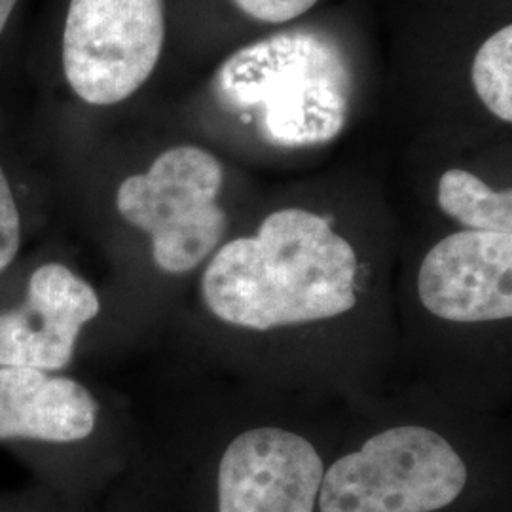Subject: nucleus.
I'll list each match as a JSON object with an SVG mask.
<instances>
[{
  "label": "nucleus",
  "instance_id": "3",
  "mask_svg": "<svg viewBox=\"0 0 512 512\" xmlns=\"http://www.w3.org/2000/svg\"><path fill=\"white\" fill-rule=\"evenodd\" d=\"M220 188L222 165L211 152L173 147L145 173L122 181L116 209L150 238L152 260L162 272L186 274L215 251L226 232V213L217 202Z\"/></svg>",
  "mask_w": 512,
  "mask_h": 512
},
{
  "label": "nucleus",
  "instance_id": "5",
  "mask_svg": "<svg viewBox=\"0 0 512 512\" xmlns=\"http://www.w3.org/2000/svg\"><path fill=\"white\" fill-rule=\"evenodd\" d=\"M101 311L92 285L63 262H44L14 308L0 311V366L61 372L73 363L82 329Z\"/></svg>",
  "mask_w": 512,
  "mask_h": 512
},
{
  "label": "nucleus",
  "instance_id": "9",
  "mask_svg": "<svg viewBox=\"0 0 512 512\" xmlns=\"http://www.w3.org/2000/svg\"><path fill=\"white\" fill-rule=\"evenodd\" d=\"M439 205L469 230L512 234L511 190H492L465 169H450L440 177Z\"/></svg>",
  "mask_w": 512,
  "mask_h": 512
},
{
  "label": "nucleus",
  "instance_id": "13",
  "mask_svg": "<svg viewBox=\"0 0 512 512\" xmlns=\"http://www.w3.org/2000/svg\"><path fill=\"white\" fill-rule=\"evenodd\" d=\"M0 512H71L61 495L38 486L29 492L0 494Z\"/></svg>",
  "mask_w": 512,
  "mask_h": 512
},
{
  "label": "nucleus",
  "instance_id": "12",
  "mask_svg": "<svg viewBox=\"0 0 512 512\" xmlns=\"http://www.w3.org/2000/svg\"><path fill=\"white\" fill-rule=\"evenodd\" d=\"M243 14L262 23H287L310 12L317 0H232Z\"/></svg>",
  "mask_w": 512,
  "mask_h": 512
},
{
  "label": "nucleus",
  "instance_id": "14",
  "mask_svg": "<svg viewBox=\"0 0 512 512\" xmlns=\"http://www.w3.org/2000/svg\"><path fill=\"white\" fill-rule=\"evenodd\" d=\"M18 0H0V35L4 31V27L8 25V21L12 18V12L16 8Z\"/></svg>",
  "mask_w": 512,
  "mask_h": 512
},
{
  "label": "nucleus",
  "instance_id": "1",
  "mask_svg": "<svg viewBox=\"0 0 512 512\" xmlns=\"http://www.w3.org/2000/svg\"><path fill=\"white\" fill-rule=\"evenodd\" d=\"M357 255L306 209L268 215L253 238L222 245L202 277L205 304L228 325L270 330L353 310Z\"/></svg>",
  "mask_w": 512,
  "mask_h": 512
},
{
  "label": "nucleus",
  "instance_id": "7",
  "mask_svg": "<svg viewBox=\"0 0 512 512\" xmlns=\"http://www.w3.org/2000/svg\"><path fill=\"white\" fill-rule=\"evenodd\" d=\"M421 304L444 321L512 317V234L463 230L439 241L418 275Z\"/></svg>",
  "mask_w": 512,
  "mask_h": 512
},
{
  "label": "nucleus",
  "instance_id": "6",
  "mask_svg": "<svg viewBox=\"0 0 512 512\" xmlns=\"http://www.w3.org/2000/svg\"><path fill=\"white\" fill-rule=\"evenodd\" d=\"M323 475L310 440L256 427L232 440L220 459L219 512H313Z\"/></svg>",
  "mask_w": 512,
  "mask_h": 512
},
{
  "label": "nucleus",
  "instance_id": "4",
  "mask_svg": "<svg viewBox=\"0 0 512 512\" xmlns=\"http://www.w3.org/2000/svg\"><path fill=\"white\" fill-rule=\"evenodd\" d=\"M165 42V0H71L63 71L84 103L126 101L154 73Z\"/></svg>",
  "mask_w": 512,
  "mask_h": 512
},
{
  "label": "nucleus",
  "instance_id": "10",
  "mask_svg": "<svg viewBox=\"0 0 512 512\" xmlns=\"http://www.w3.org/2000/svg\"><path fill=\"white\" fill-rule=\"evenodd\" d=\"M473 86L482 105L499 120L512 122V27L484 40L473 61Z\"/></svg>",
  "mask_w": 512,
  "mask_h": 512
},
{
  "label": "nucleus",
  "instance_id": "2",
  "mask_svg": "<svg viewBox=\"0 0 512 512\" xmlns=\"http://www.w3.org/2000/svg\"><path fill=\"white\" fill-rule=\"evenodd\" d=\"M467 484V467L439 433L391 427L334 461L319 490L321 512H435Z\"/></svg>",
  "mask_w": 512,
  "mask_h": 512
},
{
  "label": "nucleus",
  "instance_id": "11",
  "mask_svg": "<svg viewBox=\"0 0 512 512\" xmlns=\"http://www.w3.org/2000/svg\"><path fill=\"white\" fill-rule=\"evenodd\" d=\"M23 239L21 215L10 179L0 164V277L18 260Z\"/></svg>",
  "mask_w": 512,
  "mask_h": 512
},
{
  "label": "nucleus",
  "instance_id": "8",
  "mask_svg": "<svg viewBox=\"0 0 512 512\" xmlns=\"http://www.w3.org/2000/svg\"><path fill=\"white\" fill-rule=\"evenodd\" d=\"M99 404L59 372L0 366V442L71 446L90 439Z\"/></svg>",
  "mask_w": 512,
  "mask_h": 512
}]
</instances>
